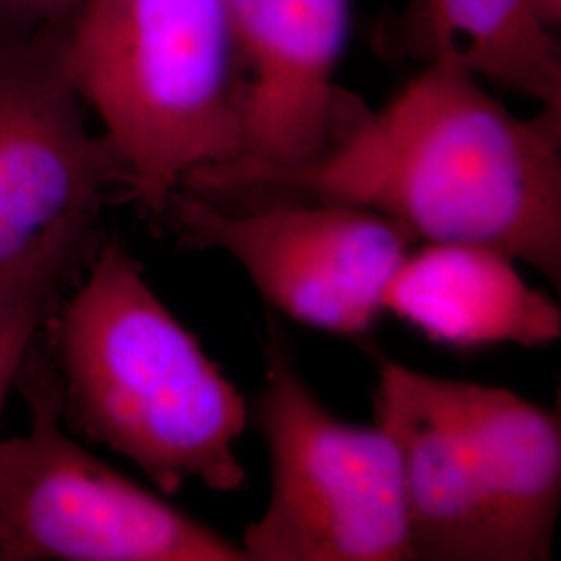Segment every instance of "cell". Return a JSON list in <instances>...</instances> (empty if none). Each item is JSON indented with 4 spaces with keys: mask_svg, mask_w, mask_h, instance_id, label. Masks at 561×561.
Wrapping results in <instances>:
<instances>
[{
    "mask_svg": "<svg viewBox=\"0 0 561 561\" xmlns=\"http://www.w3.org/2000/svg\"><path fill=\"white\" fill-rule=\"evenodd\" d=\"M416 7L428 59L458 60L479 80L561 111L560 44L539 0H416Z\"/></svg>",
    "mask_w": 561,
    "mask_h": 561,
    "instance_id": "cell-12",
    "label": "cell"
},
{
    "mask_svg": "<svg viewBox=\"0 0 561 561\" xmlns=\"http://www.w3.org/2000/svg\"><path fill=\"white\" fill-rule=\"evenodd\" d=\"M161 219L185 248L229 254L283 317L347 340L373 333L385 287L416 245L368 208L312 198L233 210L178 190Z\"/></svg>",
    "mask_w": 561,
    "mask_h": 561,
    "instance_id": "cell-7",
    "label": "cell"
},
{
    "mask_svg": "<svg viewBox=\"0 0 561 561\" xmlns=\"http://www.w3.org/2000/svg\"><path fill=\"white\" fill-rule=\"evenodd\" d=\"M83 268L78 262L55 261L0 280V424L32 345Z\"/></svg>",
    "mask_w": 561,
    "mask_h": 561,
    "instance_id": "cell-13",
    "label": "cell"
},
{
    "mask_svg": "<svg viewBox=\"0 0 561 561\" xmlns=\"http://www.w3.org/2000/svg\"><path fill=\"white\" fill-rule=\"evenodd\" d=\"M256 421L268 451V502L241 537L248 561L414 560L400 451L379 422L335 416L268 327Z\"/></svg>",
    "mask_w": 561,
    "mask_h": 561,
    "instance_id": "cell-4",
    "label": "cell"
},
{
    "mask_svg": "<svg viewBox=\"0 0 561 561\" xmlns=\"http://www.w3.org/2000/svg\"><path fill=\"white\" fill-rule=\"evenodd\" d=\"M131 178L83 102L62 30H0V280L55 261L88 266L102 206Z\"/></svg>",
    "mask_w": 561,
    "mask_h": 561,
    "instance_id": "cell-6",
    "label": "cell"
},
{
    "mask_svg": "<svg viewBox=\"0 0 561 561\" xmlns=\"http://www.w3.org/2000/svg\"><path fill=\"white\" fill-rule=\"evenodd\" d=\"M80 0H0V30H65Z\"/></svg>",
    "mask_w": 561,
    "mask_h": 561,
    "instance_id": "cell-14",
    "label": "cell"
},
{
    "mask_svg": "<svg viewBox=\"0 0 561 561\" xmlns=\"http://www.w3.org/2000/svg\"><path fill=\"white\" fill-rule=\"evenodd\" d=\"M542 18L551 30H558L561 23V0H539Z\"/></svg>",
    "mask_w": 561,
    "mask_h": 561,
    "instance_id": "cell-15",
    "label": "cell"
},
{
    "mask_svg": "<svg viewBox=\"0 0 561 561\" xmlns=\"http://www.w3.org/2000/svg\"><path fill=\"white\" fill-rule=\"evenodd\" d=\"M375 422L400 451L414 560L503 561L481 468L451 379L381 360Z\"/></svg>",
    "mask_w": 561,
    "mask_h": 561,
    "instance_id": "cell-9",
    "label": "cell"
},
{
    "mask_svg": "<svg viewBox=\"0 0 561 561\" xmlns=\"http://www.w3.org/2000/svg\"><path fill=\"white\" fill-rule=\"evenodd\" d=\"M15 387L30 428L0 439V561H248L240 542L67 435L44 331Z\"/></svg>",
    "mask_w": 561,
    "mask_h": 561,
    "instance_id": "cell-5",
    "label": "cell"
},
{
    "mask_svg": "<svg viewBox=\"0 0 561 561\" xmlns=\"http://www.w3.org/2000/svg\"><path fill=\"white\" fill-rule=\"evenodd\" d=\"M461 424L481 468L503 561L553 556L561 507V422L518 393L451 381Z\"/></svg>",
    "mask_w": 561,
    "mask_h": 561,
    "instance_id": "cell-11",
    "label": "cell"
},
{
    "mask_svg": "<svg viewBox=\"0 0 561 561\" xmlns=\"http://www.w3.org/2000/svg\"><path fill=\"white\" fill-rule=\"evenodd\" d=\"M259 192L368 208L414 243L486 245L561 280V111L514 115L431 57L379 111L354 106L317 161Z\"/></svg>",
    "mask_w": 561,
    "mask_h": 561,
    "instance_id": "cell-1",
    "label": "cell"
},
{
    "mask_svg": "<svg viewBox=\"0 0 561 561\" xmlns=\"http://www.w3.org/2000/svg\"><path fill=\"white\" fill-rule=\"evenodd\" d=\"M62 57L148 215L240 157L245 76L227 0H80Z\"/></svg>",
    "mask_w": 561,
    "mask_h": 561,
    "instance_id": "cell-3",
    "label": "cell"
},
{
    "mask_svg": "<svg viewBox=\"0 0 561 561\" xmlns=\"http://www.w3.org/2000/svg\"><path fill=\"white\" fill-rule=\"evenodd\" d=\"M245 76L243 150L180 190L221 198L259 192L331 146L356 106L335 83L350 0H227Z\"/></svg>",
    "mask_w": 561,
    "mask_h": 561,
    "instance_id": "cell-8",
    "label": "cell"
},
{
    "mask_svg": "<svg viewBox=\"0 0 561 561\" xmlns=\"http://www.w3.org/2000/svg\"><path fill=\"white\" fill-rule=\"evenodd\" d=\"M518 262L477 243L412 248L382 294V312L443 347H545L561 337L558 301L524 279Z\"/></svg>",
    "mask_w": 561,
    "mask_h": 561,
    "instance_id": "cell-10",
    "label": "cell"
},
{
    "mask_svg": "<svg viewBox=\"0 0 561 561\" xmlns=\"http://www.w3.org/2000/svg\"><path fill=\"white\" fill-rule=\"evenodd\" d=\"M44 343L60 416L78 435L136 463L164 497L187 482L243 489L248 403L123 243L102 240L46 322Z\"/></svg>",
    "mask_w": 561,
    "mask_h": 561,
    "instance_id": "cell-2",
    "label": "cell"
}]
</instances>
